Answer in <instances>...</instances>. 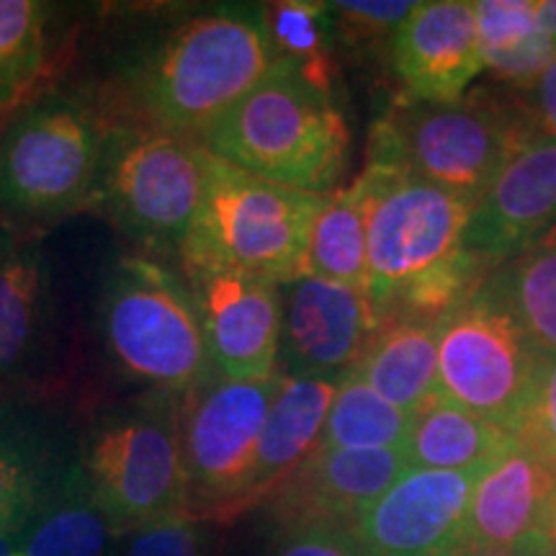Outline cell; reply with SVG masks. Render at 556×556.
I'll return each mask as SVG.
<instances>
[{"label": "cell", "instance_id": "cell-1", "mask_svg": "<svg viewBox=\"0 0 556 556\" xmlns=\"http://www.w3.org/2000/svg\"><path fill=\"white\" fill-rule=\"evenodd\" d=\"M263 5L206 9L152 39L122 73L139 122L201 137L274 67Z\"/></svg>", "mask_w": 556, "mask_h": 556}, {"label": "cell", "instance_id": "cell-2", "mask_svg": "<svg viewBox=\"0 0 556 556\" xmlns=\"http://www.w3.org/2000/svg\"><path fill=\"white\" fill-rule=\"evenodd\" d=\"M201 142L208 155L250 176L330 197L345 170L348 127L332 90L315 86L294 62L276 60Z\"/></svg>", "mask_w": 556, "mask_h": 556}, {"label": "cell", "instance_id": "cell-3", "mask_svg": "<svg viewBox=\"0 0 556 556\" xmlns=\"http://www.w3.org/2000/svg\"><path fill=\"white\" fill-rule=\"evenodd\" d=\"M114 122L93 101L50 93L0 129V214L29 229L93 208Z\"/></svg>", "mask_w": 556, "mask_h": 556}, {"label": "cell", "instance_id": "cell-4", "mask_svg": "<svg viewBox=\"0 0 556 556\" xmlns=\"http://www.w3.org/2000/svg\"><path fill=\"white\" fill-rule=\"evenodd\" d=\"M99 328L111 361L148 392L189 397L219 377L186 281L144 255L106 268Z\"/></svg>", "mask_w": 556, "mask_h": 556}, {"label": "cell", "instance_id": "cell-5", "mask_svg": "<svg viewBox=\"0 0 556 556\" xmlns=\"http://www.w3.org/2000/svg\"><path fill=\"white\" fill-rule=\"evenodd\" d=\"M533 137L539 131L528 109L486 90H469L456 103L409 99L374 124L368 163L397 165L477 204L500 168Z\"/></svg>", "mask_w": 556, "mask_h": 556}, {"label": "cell", "instance_id": "cell-6", "mask_svg": "<svg viewBox=\"0 0 556 556\" xmlns=\"http://www.w3.org/2000/svg\"><path fill=\"white\" fill-rule=\"evenodd\" d=\"M208 160L197 135L114 124L93 208L150 253L178 255L197 225Z\"/></svg>", "mask_w": 556, "mask_h": 556}, {"label": "cell", "instance_id": "cell-7", "mask_svg": "<svg viewBox=\"0 0 556 556\" xmlns=\"http://www.w3.org/2000/svg\"><path fill=\"white\" fill-rule=\"evenodd\" d=\"M323 204L325 197L255 178L212 155L197 225L178 258L283 287L302 276L309 229Z\"/></svg>", "mask_w": 556, "mask_h": 556}, {"label": "cell", "instance_id": "cell-8", "mask_svg": "<svg viewBox=\"0 0 556 556\" xmlns=\"http://www.w3.org/2000/svg\"><path fill=\"white\" fill-rule=\"evenodd\" d=\"M366 212L368 296L384 317L417 281L451 266L475 204L397 165L366 163L356 178Z\"/></svg>", "mask_w": 556, "mask_h": 556}, {"label": "cell", "instance_id": "cell-9", "mask_svg": "<svg viewBox=\"0 0 556 556\" xmlns=\"http://www.w3.org/2000/svg\"><path fill=\"white\" fill-rule=\"evenodd\" d=\"M80 464L119 533L186 513L180 397L148 392L111 409L90 428Z\"/></svg>", "mask_w": 556, "mask_h": 556}, {"label": "cell", "instance_id": "cell-10", "mask_svg": "<svg viewBox=\"0 0 556 556\" xmlns=\"http://www.w3.org/2000/svg\"><path fill=\"white\" fill-rule=\"evenodd\" d=\"M278 387V374L255 381L217 377L180 397L186 516L222 523L258 505L255 462Z\"/></svg>", "mask_w": 556, "mask_h": 556}, {"label": "cell", "instance_id": "cell-11", "mask_svg": "<svg viewBox=\"0 0 556 556\" xmlns=\"http://www.w3.org/2000/svg\"><path fill=\"white\" fill-rule=\"evenodd\" d=\"M546 353L510 309L479 287L438 323L441 394L492 426L518 433Z\"/></svg>", "mask_w": 556, "mask_h": 556}, {"label": "cell", "instance_id": "cell-12", "mask_svg": "<svg viewBox=\"0 0 556 556\" xmlns=\"http://www.w3.org/2000/svg\"><path fill=\"white\" fill-rule=\"evenodd\" d=\"M384 325L366 291L299 276L281 287L278 377H345Z\"/></svg>", "mask_w": 556, "mask_h": 556}, {"label": "cell", "instance_id": "cell-13", "mask_svg": "<svg viewBox=\"0 0 556 556\" xmlns=\"http://www.w3.org/2000/svg\"><path fill=\"white\" fill-rule=\"evenodd\" d=\"M184 274L219 377L255 381L278 374L281 287L197 261H184Z\"/></svg>", "mask_w": 556, "mask_h": 556}, {"label": "cell", "instance_id": "cell-14", "mask_svg": "<svg viewBox=\"0 0 556 556\" xmlns=\"http://www.w3.org/2000/svg\"><path fill=\"white\" fill-rule=\"evenodd\" d=\"M484 469H407L361 513L353 526L361 546L384 556H454Z\"/></svg>", "mask_w": 556, "mask_h": 556}, {"label": "cell", "instance_id": "cell-15", "mask_svg": "<svg viewBox=\"0 0 556 556\" xmlns=\"http://www.w3.org/2000/svg\"><path fill=\"white\" fill-rule=\"evenodd\" d=\"M405 471V448H317L270 492L276 533L304 526L353 528Z\"/></svg>", "mask_w": 556, "mask_h": 556}, {"label": "cell", "instance_id": "cell-16", "mask_svg": "<svg viewBox=\"0 0 556 556\" xmlns=\"http://www.w3.org/2000/svg\"><path fill=\"white\" fill-rule=\"evenodd\" d=\"M531 536L556 544V469L513 435L477 479L458 552L513 546Z\"/></svg>", "mask_w": 556, "mask_h": 556}, {"label": "cell", "instance_id": "cell-17", "mask_svg": "<svg viewBox=\"0 0 556 556\" xmlns=\"http://www.w3.org/2000/svg\"><path fill=\"white\" fill-rule=\"evenodd\" d=\"M556 222V137L516 150L471 208L464 248L497 268Z\"/></svg>", "mask_w": 556, "mask_h": 556}, {"label": "cell", "instance_id": "cell-18", "mask_svg": "<svg viewBox=\"0 0 556 556\" xmlns=\"http://www.w3.org/2000/svg\"><path fill=\"white\" fill-rule=\"evenodd\" d=\"M392 58L409 99L422 103L462 101L484 70L475 3H417L392 37Z\"/></svg>", "mask_w": 556, "mask_h": 556}, {"label": "cell", "instance_id": "cell-19", "mask_svg": "<svg viewBox=\"0 0 556 556\" xmlns=\"http://www.w3.org/2000/svg\"><path fill=\"white\" fill-rule=\"evenodd\" d=\"M119 539L78 458L67 462L45 492L16 556H111Z\"/></svg>", "mask_w": 556, "mask_h": 556}, {"label": "cell", "instance_id": "cell-20", "mask_svg": "<svg viewBox=\"0 0 556 556\" xmlns=\"http://www.w3.org/2000/svg\"><path fill=\"white\" fill-rule=\"evenodd\" d=\"M340 379L281 377V387L268 407L255 462V503H263L319 448Z\"/></svg>", "mask_w": 556, "mask_h": 556}, {"label": "cell", "instance_id": "cell-21", "mask_svg": "<svg viewBox=\"0 0 556 556\" xmlns=\"http://www.w3.org/2000/svg\"><path fill=\"white\" fill-rule=\"evenodd\" d=\"M47 307V263L31 232L0 219V384L31 356Z\"/></svg>", "mask_w": 556, "mask_h": 556}, {"label": "cell", "instance_id": "cell-22", "mask_svg": "<svg viewBox=\"0 0 556 556\" xmlns=\"http://www.w3.org/2000/svg\"><path fill=\"white\" fill-rule=\"evenodd\" d=\"M438 323H415V319L387 323L356 366L358 377L379 397L405 409L407 415L420 413L441 394Z\"/></svg>", "mask_w": 556, "mask_h": 556}, {"label": "cell", "instance_id": "cell-23", "mask_svg": "<svg viewBox=\"0 0 556 556\" xmlns=\"http://www.w3.org/2000/svg\"><path fill=\"white\" fill-rule=\"evenodd\" d=\"M513 433L467 413L443 394L413 415L405 441L407 469L464 471L486 467Z\"/></svg>", "mask_w": 556, "mask_h": 556}, {"label": "cell", "instance_id": "cell-24", "mask_svg": "<svg viewBox=\"0 0 556 556\" xmlns=\"http://www.w3.org/2000/svg\"><path fill=\"white\" fill-rule=\"evenodd\" d=\"M479 54L500 78L531 86L556 58V41L541 31L536 0L475 3Z\"/></svg>", "mask_w": 556, "mask_h": 556}, {"label": "cell", "instance_id": "cell-25", "mask_svg": "<svg viewBox=\"0 0 556 556\" xmlns=\"http://www.w3.org/2000/svg\"><path fill=\"white\" fill-rule=\"evenodd\" d=\"M482 291L510 309L544 351L556 353V222L500 263Z\"/></svg>", "mask_w": 556, "mask_h": 556}, {"label": "cell", "instance_id": "cell-26", "mask_svg": "<svg viewBox=\"0 0 556 556\" xmlns=\"http://www.w3.org/2000/svg\"><path fill=\"white\" fill-rule=\"evenodd\" d=\"M65 464L39 420L0 409V523L37 510Z\"/></svg>", "mask_w": 556, "mask_h": 556}, {"label": "cell", "instance_id": "cell-27", "mask_svg": "<svg viewBox=\"0 0 556 556\" xmlns=\"http://www.w3.org/2000/svg\"><path fill=\"white\" fill-rule=\"evenodd\" d=\"M302 276L323 278L368 294L366 212L358 184L325 197L309 229Z\"/></svg>", "mask_w": 556, "mask_h": 556}, {"label": "cell", "instance_id": "cell-28", "mask_svg": "<svg viewBox=\"0 0 556 556\" xmlns=\"http://www.w3.org/2000/svg\"><path fill=\"white\" fill-rule=\"evenodd\" d=\"M413 415L379 397L358 371L340 379L319 448H402Z\"/></svg>", "mask_w": 556, "mask_h": 556}, {"label": "cell", "instance_id": "cell-29", "mask_svg": "<svg viewBox=\"0 0 556 556\" xmlns=\"http://www.w3.org/2000/svg\"><path fill=\"white\" fill-rule=\"evenodd\" d=\"M50 11L37 0H0V114L31 101L47 70Z\"/></svg>", "mask_w": 556, "mask_h": 556}, {"label": "cell", "instance_id": "cell-30", "mask_svg": "<svg viewBox=\"0 0 556 556\" xmlns=\"http://www.w3.org/2000/svg\"><path fill=\"white\" fill-rule=\"evenodd\" d=\"M263 11H266V29L274 41L276 60L294 62L315 86L330 90V3L281 0V3L263 5Z\"/></svg>", "mask_w": 556, "mask_h": 556}, {"label": "cell", "instance_id": "cell-31", "mask_svg": "<svg viewBox=\"0 0 556 556\" xmlns=\"http://www.w3.org/2000/svg\"><path fill=\"white\" fill-rule=\"evenodd\" d=\"M111 556H212V536L204 520L178 513L122 533Z\"/></svg>", "mask_w": 556, "mask_h": 556}, {"label": "cell", "instance_id": "cell-32", "mask_svg": "<svg viewBox=\"0 0 556 556\" xmlns=\"http://www.w3.org/2000/svg\"><path fill=\"white\" fill-rule=\"evenodd\" d=\"M513 435L536 448L556 469V353H546L536 392H533L518 433Z\"/></svg>", "mask_w": 556, "mask_h": 556}, {"label": "cell", "instance_id": "cell-33", "mask_svg": "<svg viewBox=\"0 0 556 556\" xmlns=\"http://www.w3.org/2000/svg\"><path fill=\"white\" fill-rule=\"evenodd\" d=\"M417 3L409 0H343V3H330L332 16L343 21V31L353 39L374 41L379 37L397 34Z\"/></svg>", "mask_w": 556, "mask_h": 556}, {"label": "cell", "instance_id": "cell-34", "mask_svg": "<svg viewBox=\"0 0 556 556\" xmlns=\"http://www.w3.org/2000/svg\"><path fill=\"white\" fill-rule=\"evenodd\" d=\"M276 539L270 556H364L356 531L348 526H304Z\"/></svg>", "mask_w": 556, "mask_h": 556}, {"label": "cell", "instance_id": "cell-35", "mask_svg": "<svg viewBox=\"0 0 556 556\" xmlns=\"http://www.w3.org/2000/svg\"><path fill=\"white\" fill-rule=\"evenodd\" d=\"M526 88L531 90L526 109L528 114H531L533 127H536L539 135L556 137V58L552 65Z\"/></svg>", "mask_w": 556, "mask_h": 556}, {"label": "cell", "instance_id": "cell-36", "mask_svg": "<svg viewBox=\"0 0 556 556\" xmlns=\"http://www.w3.org/2000/svg\"><path fill=\"white\" fill-rule=\"evenodd\" d=\"M556 544L546 536H531L518 541L513 546L500 548H467V552H456L454 556H554Z\"/></svg>", "mask_w": 556, "mask_h": 556}, {"label": "cell", "instance_id": "cell-37", "mask_svg": "<svg viewBox=\"0 0 556 556\" xmlns=\"http://www.w3.org/2000/svg\"><path fill=\"white\" fill-rule=\"evenodd\" d=\"M29 518H31V513L29 516H18V518L5 520V523H0V556H16L18 554L21 539H24V531H26V523H29Z\"/></svg>", "mask_w": 556, "mask_h": 556}, {"label": "cell", "instance_id": "cell-38", "mask_svg": "<svg viewBox=\"0 0 556 556\" xmlns=\"http://www.w3.org/2000/svg\"><path fill=\"white\" fill-rule=\"evenodd\" d=\"M536 18L541 31L556 41V0H536Z\"/></svg>", "mask_w": 556, "mask_h": 556}, {"label": "cell", "instance_id": "cell-39", "mask_svg": "<svg viewBox=\"0 0 556 556\" xmlns=\"http://www.w3.org/2000/svg\"><path fill=\"white\" fill-rule=\"evenodd\" d=\"M364 556H384V554H374V552H366V548H364Z\"/></svg>", "mask_w": 556, "mask_h": 556}, {"label": "cell", "instance_id": "cell-40", "mask_svg": "<svg viewBox=\"0 0 556 556\" xmlns=\"http://www.w3.org/2000/svg\"><path fill=\"white\" fill-rule=\"evenodd\" d=\"M554 556H556V548H554Z\"/></svg>", "mask_w": 556, "mask_h": 556}]
</instances>
